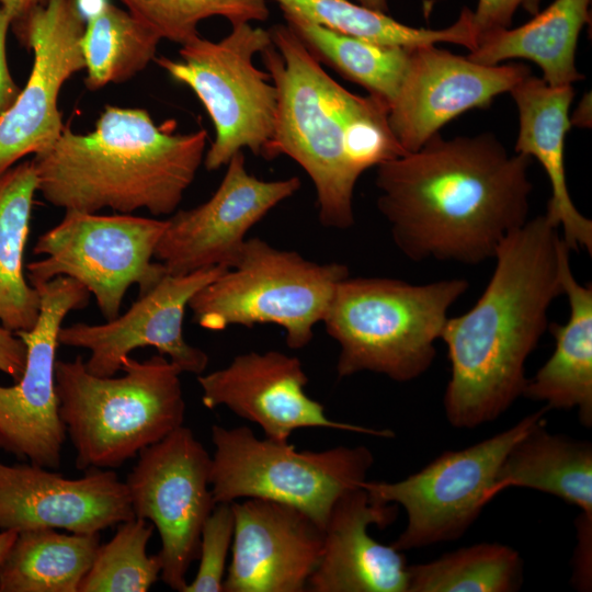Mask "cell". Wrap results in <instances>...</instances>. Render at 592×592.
<instances>
[{"instance_id": "cell-1", "label": "cell", "mask_w": 592, "mask_h": 592, "mask_svg": "<svg viewBox=\"0 0 592 592\" xmlns=\"http://www.w3.org/2000/svg\"><path fill=\"white\" fill-rule=\"evenodd\" d=\"M532 158L510 155L490 133L430 137L380 163L377 207L409 260L477 265L528 220Z\"/></svg>"}, {"instance_id": "cell-2", "label": "cell", "mask_w": 592, "mask_h": 592, "mask_svg": "<svg viewBox=\"0 0 592 592\" xmlns=\"http://www.w3.org/2000/svg\"><path fill=\"white\" fill-rule=\"evenodd\" d=\"M568 251L546 214L528 219L498 247L493 273L476 304L448 317L441 340L451 364L443 406L452 426L493 422L523 396L526 361L548 329L553 301L562 295Z\"/></svg>"}, {"instance_id": "cell-3", "label": "cell", "mask_w": 592, "mask_h": 592, "mask_svg": "<svg viewBox=\"0 0 592 592\" xmlns=\"http://www.w3.org/2000/svg\"><path fill=\"white\" fill-rule=\"evenodd\" d=\"M260 55L277 92L266 159L285 155L310 178L322 226L354 224L353 192L366 170L407 153L388 123V106L354 94L322 68L287 24L271 30Z\"/></svg>"}, {"instance_id": "cell-4", "label": "cell", "mask_w": 592, "mask_h": 592, "mask_svg": "<svg viewBox=\"0 0 592 592\" xmlns=\"http://www.w3.org/2000/svg\"><path fill=\"white\" fill-rule=\"evenodd\" d=\"M144 109L107 105L87 134L64 128L47 150L34 155L37 191L49 204L98 213L146 209L173 214L195 179L207 132L175 133Z\"/></svg>"}, {"instance_id": "cell-5", "label": "cell", "mask_w": 592, "mask_h": 592, "mask_svg": "<svg viewBox=\"0 0 592 592\" xmlns=\"http://www.w3.org/2000/svg\"><path fill=\"white\" fill-rule=\"evenodd\" d=\"M122 376L91 374L81 356L57 360L59 415L79 469H111L183 425L181 369L158 353L122 361Z\"/></svg>"}, {"instance_id": "cell-6", "label": "cell", "mask_w": 592, "mask_h": 592, "mask_svg": "<svg viewBox=\"0 0 592 592\" xmlns=\"http://www.w3.org/2000/svg\"><path fill=\"white\" fill-rule=\"evenodd\" d=\"M468 287L462 277L426 284L343 278L322 320L340 349L338 377L373 372L407 383L422 376L435 358L449 308Z\"/></svg>"}, {"instance_id": "cell-7", "label": "cell", "mask_w": 592, "mask_h": 592, "mask_svg": "<svg viewBox=\"0 0 592 592\" xmlns=\"http://www.w3.org/2000/svg\"><path fill=\"white\" fill-rule=\"evenodd\" d=\"M346 265L317 263L296 251L274 248L260 238L246 239L235 264L196 292L189 303L193 321L221 331L229 326L273 323L286 344L299 350L314 338Z\"/></svg>"}, {"instance_id": "cell-8", "label": "cell", "mask_w": 592, "mask_h": 592, "mask_svg": "<svg viewBox=\"0 0 592 592\" xmlns=\"http://www.w3.org/2000/svg\"><path fill=\"white\" fill-rule=\"evenodd\" d=\"M210 490L217 503L257 498L292 505L322 530L346 491L366 480L374 464L364 445L297 451L287 442L259 439L249 426H212Z\"/></svg>"}, {"instance_id": "cell-9", "label": "cell", "mask_w": 592, "mask_h": 592, "mask_svg": "<svg viewBox=\"0 0 592 592\" xmlns=\"http://www.w3.org/2000/svg\"><path fill=\"white\" fill-rule=\"evenodd\" d=\"M271 44L270 30L238 23L217 42L198 35L181 45L180 60H153L195 93L212 119L215 138L203 160L208 171L226 166L242 149L266 159L277 92L269 73L255 67L253 58Z\"/></svg>"}, {"instance_id": "cell-10", "label": "cell", "mask_w": 592, "mask_h": 592, "mask_svg": "<svg viewBox=\"0 0 592 592\" xmlns=\"http://www.w3.org/2000/svg\"><path fill=\"white\" fill-rule=\"evenodd\" d=\"M166 226L167 218L67 209L57 225L38 237L33 252L43 258L26 265L27 280L37 287L59 276L70 277L94 296L103 318L112 320L133 285L141 295L167 274L153 261Z\"/></svg>"}, {"instance_id": "cell-11", "label": "cell", "mask_w": 592, "mask_h": 592, "mask_svg": "<svg viewBox=\"0 0 592 592\" xmlns=\"http://www.w3.org/2000/svg\"><path fill=\"white\" fill-rule=\"evenodd\" d=\"M547 411L544 407L483 441L446 451L402 480L363 481L374 500L406 511V527L391 545L406 551L460 538L491 501V488L509 451L546 420Z\"/></svg>"}, {"instance_id": "cell-12", "label": "cell", "mask_w": 592, "mask_h": 592, "mask_svg": "<svg viewBox=\"0 0 592 592\" xmlns=\"http://www.w3.org/2000/svg\"><path fill=\"white\" fill-rule=\"evenodd\" d=\"M210 464L203 444L182 425L143 449L125 480L134 515L158 531L160 578L175 591L187 584L203 525L216 505Z\"/></svg>"}, {"instance_id": "cell-13", "label": "cell", "mask_w": 592, "mask_h": 592, "mask_svg": "<svg viewBox=\"0 0 592 592\" xmlns=\"http://www.w3.org/2000/svg\"><path fill=\"white\" fill-rule=\"evenodd\" d=\"M35 288L41 297L37 320L15 332L26 348L24 369L13 385H0V448L54 469L67 435L55 387L58 335L67 315L88 305L90 293L66 276Z\"/></svg>"}, {"instance_id": "cell-14", "label": "cell", "mask_w": 592, "mask_h": 592, "mask_svg": "<svg viewBox=\"0 0 592 592\" xmlns=\"http://www.w3.org/2000/svg\"><path fill=\"white\" fill-rule=\"evenodd\" d=\"M86 19L78 0H49L14 23L33 50L25 87L0 117V174L27 155L49 149L65 125L58 109L64 83L86 69L81 47Z\"/></svg>"}, {"instance_id": "cell-15", "label": "cell", "mask_w": 592, "mask_h": 592, "mask_svg": "<svg viewBox=\"0 0 592 592\" xmlns=\"http://www.w3.org/2000/svg\"><path fill=\"white\" fill-rule=\"evenodd\" d=\"M226 166L219 186L205 203L167 218L155 259L168 274L182 275L214 266L230 269L248 231L300 187L297 177L258 179L248 171L242 151L236 152Z\"/></svg>"}, {"instance_id": "cell-16", "label": "cell", "mask_w": 592, "mask_h": 592, "mask_svg": "<svg viewBox=\"0 0 592 592\" xmlns=\"http://www.w3.org/2000/svg\"><path fill=\"white\" fill-rule=\"evenodd\" d=\"M226 270L214 266L182 275L167 273L123 315L99 325L61 327L59 343L89 351L86 368L100 377L115 376L123 358L144 346L168 356L182 373L198 376L206 369L208 356L183 335L185 309L196 292Z\"/></svg>"}, {"instance_id": "cell-17", "label": "cell", "mask_w": 592, "mask_h": 592, "mask_svg": "<svg viewBox=\"0 0 592 592\" xmlns=\"http://www.w3.org/2000/svg\"><path fill=\"white\" fill-rule=\"evenodd\" d=\"M531 75L522 64L481 65L435 45L414 47L388 106L390 129L408 152L420 149L449 121L493 99Z\"/></svg>"}, {"instance_id": "cell-18", "label": "cell", "mask_w": 592, "mask_h": 592, "mask_svg": "<svg viewBox=\"0 0 592 592\" xmlns=\"http://www.w3.org/2000/svg\"><path fill=\"white\" fill-rule=\"evenodd\" d=\"M202 402L224 406L258 424L265 437L287 442L295 430L325 428L391 439L389 429H373L329 419L322 403L305 391L308 377L300 361L278 351L237 355L226 367L197 376Z\"/></svg>"}, {"instance_id": "cell-19", "label": "cell", "mask_w": 592, "mask_h": 592, "mask_svg": "<svg viewBox=\"0 0 592 592\" xmlns=\"http://www.w3.org/2000/svg\"><path fill=\"white\" fill-rule=\"evenodd\" d=\"M134 516L125 481L113 470L70 479L32 463L0 462V530L96 534Z\"/></svg>"}, {"instance_id": "cell-20", "label": "cell", "mask_w": 592, "mask_h": 592, "mask_svg": "<svg viewBox=\"0 0 592 592\" xmlns=\"http://www.w3.org/2000/svg\"><path fill=\"white\" fill-rule=\"evenodd\" d=\"M234 537L225 592H304L320 560L323 530L303 511L248 498L231 503Z\"/></svg>"}, {"instance_id": "cell-21", "label": "cell", "mask_w": 592, "mask_h": 592, "mask_svg": "<svg viewBox=\"0 0 592 592\" xmlns=\"http://www.w3.org/2000/svg\"><path fill=\"white\" fill-rule=\"evenodd\" d=\"M398 505L382 503L358 486L335 502L323 528L320 560L308 580L311 592H407L403 551L384 545L368 533L397 517Z\"/></svg>"}, {"instance_id": "cell-22", "label": "cell", "mask_w": 592, "mask_h": 592, "mask_svg": "<svg viewBox=\"0 0 592 592\" xmlns=\"http://www.w3.org/2000/svg\"><path fill=\"white\" fill-rule=\"evenodd\" d=\"M510 93L519 111L515 152L536 158L550 182L546 216L559 228L571 251L585 250L591 254L592 221L574 206L565 172L563 148L566 134L571 128L572 86L553 87L531 73Z\"/></svg>"}, {"instance_id": "cell-23", "label": "cell", "mask_w": 592, "mask_h": 592, "mask_svg": "<svg viewBox=\"0 0 592 592\" xmlns=\"http://www.w3.org/2000/svg\"><path fill=\"white\" fill-rule=\"evenodd\" d=\"M568 251L561 263L562 295L568 299L569 317L550 323L555 349L532 378L523 396L549 409H576L579 421L592 426V285L579 283Z\"/></svg>"}, {"instance_id": "cell-24", "label": "cell", "mask_w": 592, "mask_h": 592, "mask_svg": "<svg viewBox=\"0 0 592 592\" xmlns=\"http://www.w3.org/2000/svg\"><path fill=\"white\" fill-rule=\"evenodd\" d=\"M591 0H555L534 19L516 29H501L478 36L467 56L481 65L523 58L535 62L543 80L553 87L569 86L583 76L574 64L580 32L590 20Z\"/></svg>"}, {"instance_id": "cell-25", "label": "cell", "mask_w": 592, "mask_h": 592, "mask_svg": "<svg viewBox=\"0 0 592 592\" xmlns=\"http://www.w3.org/2000/svg\"><path fill=\"white\" fill-rule=\"evenodd\" d=\"M511 487L553 494L592 515V444L550 433L538 423L506 454L491 488V500Z\"/></svg>"}, {"instance_id": "cell-26", "label": "cell", "mask_w": 592, "mask_h": 592, "mask_svg": "<svg viewBox=\"0 0 592 592\" xmlns=\"http://www.w3.org/2000/svg\"><path fill=\"white\" fill-rule=\"evenodd\" d=\"M36 191L33 160L18 162L0 174V323L13 332L31 329L39 314V294L24 272Z\"/></svg>"}, {"instance_id": "cell-27", "label": "cell", "mask_w": 592, "mask_h": 592, "mask_svg": "<svg viewBox=\"0 0 592 592\" xmlns=\"http://www.w3.org/2000/svg\"><path fill=\"white\" fill-rule=\"evenodd\" d=\"M99 546V533L20 531L0 563V592H79Z\"/></svg>"}, {"instance_id": "cell-28", "label": "cell", "mask_w": 592, "mask_h": 592, "mask_svg": "<svg viewBox=\"0 0 592 592\" xmlns=\"http://www.w3.org/2000/svg\"><path fill=\"white\" fill-rule=\"evenodd\" d=\"M281 9L297 12L328 30L387 47L414 48L452 43L477 47L473 11L464 8L457 21L441 30L406 25L385 12L349 0H276Z\"/></svg>"}, {"instance_id": "cell-29", "label": "cell", "mask_w": 592, "mask_h": 592, "mask_svg": "<svg viewBox=\"0 0 592 592\" xmlns=\"http://www.w3.org/2000/svg\"><path fill=\"white\" fill-rule=\"evenodd\" d=\"M281 10L286 24L320 62H326L389 106L402 80L411 48L373 44L328 30L295 11Z\"/></svg>"}, {"instance_id": "cell-30", "label": "cell", "mask_w": 592, "mask_h": 592, "mask_svg": "<svg viewBox=\"0 0 592 592\" xmlns=\"http://www.w3.org/2000/svg\"><path fill=\"white\" fill-rule=\"evenodd\" d=\"M160 41L127 10L102 1L86 19L81 38L87 88L94 91L129 80L155 60Z\"/></svg>"}, {"instance_id": "cell-31", "label": "cell", "mask_w": 592, "mask_h": 592, "mask_svg": "<svg viewBox=\"0 0 592 592\" xmlns=\"http://www.w3.org/2000/svg\"><path fill=\"white\" fill-rule=\"evenodd\" d=\"M523 582L517 550L500 543H478L408 566L407 592H512Z\"/></svg>"}, {"instance_id": "cell-32", "label": "cell", "mask_w": 592, "mask_h": 592, "mask_svg": "<svg viewBox=\"0 0 592 592\" xmlns=\"http://www.w3.org/2000/svg\"><path fill=\"white\" fill-rule=\"evenodd\" d=\"M153 525L132 517L118 524L114 536L99 546L79 592H146L158 580L161 562L147 546Z\"/></svg>"}, {"instance_id": "cell-33", "label": "cell", "mask_w": 592, "mask_h": 592, "mask_svg": "<svg viewBox=\"0 0 592 592\" xmlns=\"http://www.w3.org/2000/svg\"><path fill=\"white\" fill-rule=\"evenodd\" d=\"M127 11L155 31L161 39L183 45L198 36V24L220 16L230 22L265 21L266 0H121Z\"/></svg>"}, {"instance_id": "cell-34", "label": "cell", "mask_w": 592, "mask_h": 592, "mask_svg": "<svg viewBox=\"0 0 592 592\" xmlns=\"http://www.w3.org/2000/svg\"><path fill=\"white\" fill-rule=\"evenodd\" d=\"M231 503H217L205 521L200 539V565L183 592H220L227 571V556L234 537Z\"/></svg>"}, {"instance_id": "cell-35", "label": "cell", "mask_w": 592, "mask_h": 592, "mask_svg": "<svg viewBox=\"0 0 592 592\" xmlns=\"http://www.w3.org/2000/svg\"><path fill=\"white\" fill-rule=\"evenodd\" d=\"M542 0H478L476 11L473 12V22L477 35L496 30L508 29L512 18L522 7L530 13H538Z\"/></svg>"}, {"instance_id": "cell-36", "label": "cell", "mask_w": 592, "mask_h": 592, "mask_svg": "<svg viewBox=\"0 0 592 592\" xmlns=\"http://www.w3.org/2000/svg\"><path fill=\"white\" fill-rule=\"evenodd\" d=\"M577 547L573 556L572 583L581 591L591 590L592 515L580 513L576 521Z\"/></svg>"}, {"instance_id": "cell-37", "label": "cell", "mask_w": 592, "mask_h": 592, "mask_svg": "<svg viewBox=\"0 0 592 592\" xmlns=\"http://www.w3.org/2000/svg\"><path fill=\"white\" fill-rule=\"evenodd\" d=\"M12 24V16L0 5V117L10 109L21 91L11 76L7 60V34Z\"/></svg>"}, {"instance_id": "cell-38", "label": "cell", "mask_w": 592, "mask_h": 592, "mask_svg": "<svg viewBox=\"0 0 592 592\" xmlns=\"http://www.w3.org/2000/svg\"><path fill=\"white\" fill-rule=\"evenodd\" d=\"M26 348L15 332L0 323V372L19 380L24 369Z\"/></svg>"}, {"instance_id": "cell-39", "label": "cell", "mask_w": 592, "mask_h": 592, "mask_svg": "<svg viewBox=\"0 0 592 592\" xmlns=\"http://www.w3.org/2000/svg\"><path fill=\"white\" fill-rule=\"evenodd\" d=\"M49 0H0V5L12 16L13 24L23 20L33 10L45 5Z\"/></svg>"}, {"instance_id": "cell-40", "label": "cell", "mask_w": 592, "mask_h": 592, "mask_svg": "<svg viewBox=\"0 0 592 592\" xmlns=\"http://www.w3.org/2000/svg\"><path fill=\"white\" fill-rule=\"evenodd\" d=\"M570 124L579 127L591 126V93H587L580 101L577 110L570 118Z\"/></svg>"}, {"instance_id": "cell-41", "label": "cell", "mask_w": 592, "mask_h": 592, "mask_svg": "<svg viewBox=\"0 0 592 592\" xmlns=\"http://www.w3.org/2000/svg\"><path fill=\"white\" fill-rule=\"evenodd\" d=\"M18 532L12 530H0V563L7 556L16 538Z\"/></svg>"}, {"instance_id": "cell-42", "label": "cell", "mask_w": 592, "mask_h": 592, "mask_svg": "<svg viewBox=\"0 0 592 592\" xmlns=\"http://www.w3.org/2000/svg\"><path fill=\"white\" fill-rule=\"evenodd\" d=\"M357 3L367 7L369 9L387 12L388 11V1L389 0H356Z\"/></svg>"}]
</instances>
